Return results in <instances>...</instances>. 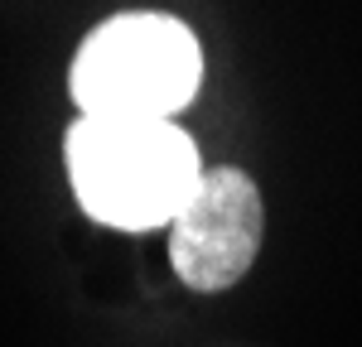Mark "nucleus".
Masks as SVG:
<instances>
[{
  "label": "nucleus",
  "mask_w": 362,
  "mask_h": 347,
  "mask_svg": "<svg viewBox=\"0 0 362 347\" xmlns=\"http://www.w3.org/2000/svg\"><path fill=\"white\" fill-rule=\"evenodd\" d=\"M63 159L83 212L121 231H155L174 222L203 178L194 140L174 121L83 116L68 130Z\"/></svg>",
  "instance_id": "obj_1"
},
{
  "label": "nucleus",
  "mask_w": 362,
  "mask_h": 347,
  "mask_svg": "<svg viewBox=\"0 0 362 347\" xmlns=\"http://www.w3.org/2000/svg\"><path fill=\"white\" fill-rule=\"evenodd\" d=\"M266 231V202L242 169H203L198 188L169 222V265L198 294L232 289L251 270Z\"/></svg>",
  "instance_id": "obj_3"
},
{
  "label": "nucleus",
  "mask_w": 362,
  "mask_h": 347,
  "mask_svg": "<svg viewBox=\"0 0 362 347\" xmlns=\"http://www.w3.org/2000/svg\"><path fill=\"white\" fill-rule=\"evenodd\" d=\"M203 83V49L174 15H112L83 39L73 58V102L102 121H174Z\"/></svg>",
  "instance_id": "obj_2"
}]
</instances>
